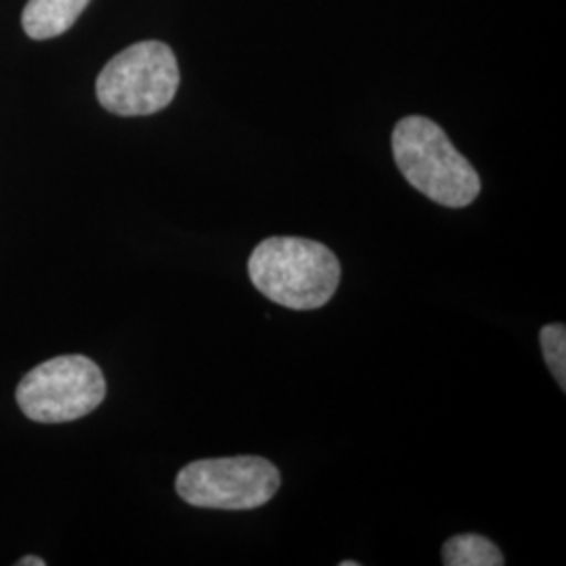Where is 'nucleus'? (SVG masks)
<instances>
[{
  "instance_id": "f257e3e1",
  "label": "nucleus",
  "mask_w": 566,
  "mask_h": 566,
  "mask_svg": "<svg viewBox=\"0 0 566 566\" xmlns=\"http://www.w3.org/2000/svg\"><path fill=\"white\" fill-rule=\"evenodd\" d=\"M252 285L271 303L315 311L336 294L343 269L338 256L315 240L266 238L248 261Z\"/></svg>"
},
{
  "instance_id": "f03ea898",
  "label": "nucleus",
  "mask_w": 566,
  "mask_h": 566,
  "mask_svg": "<svg viewBox=\"0 0 566 566\" xmlns=\"http://www.w3.org/2000/svg\"><path fill=\"white\" fill-rule=\"evenodd\" d=\"M392 154L407 182L432 202L465 208L481 193V179L474 166L430 118L407 116L397 122Z\"/></svg>"
},
{
  "instance_id": "7ed1b4c3",
  "label": "nucleus",
  "mask_w": 566,
  "mask_h": 566,
  "mask_svg": "<svg viewBox=\"0 0 566 566\" xmlns=\"http://www.w3.org/2000/svg\"><path fill=\"white\" fill-rule=\"evenodd\" d=\"M179 82V63L168 44L137 42L103 67L97 99L116 116H151L172 103Z\"/></svg>"
},
{
  "instance_id": "20e7f679",
  "label": "nucleus",
  "mask_w": 566,
  "mask_h": 566,
  "mask_svg": "<svg viewBox=\"0 0 566 566\" xmlns=\"http://www.w3.org/2000/svg\"><path fill=\"white\" fill-rule=\"evenodd\" d=\"M107 395L102 367L84 355H61L21 378L15 401L39 424H65L93 413Z\"/></svg>"
},
{
  "instance_id": "39448f33",
  "label": "nucleus",
  "mask_w": 566,
  "mask_h": 566,
  "mask_svg": "<svg viewBox=\"0 0 566 566\" xmlns=\"http://www.w3.org/2000/svg\"><path fill=\"white\" fill-rule=\"evenodd\" d=\"M280 470L259 455L214 458L185 465L177 493L185 504L208 510H254L280 491Z\"/></svg>"
},
{
  "instance_id": "423d86ee",
  "label": "nucleus",
  "mask_w": 566,
  "mask_h": 566,
  "mask_svg": "<svg viewBox=\"0 0 566 566\" xmlns=\"http://www.w3.org/2000/svg\"><path fill=\"white\" fill-rule=\"evenodd\" d=\"M91 0H28L21 25L34 41H49L65 34L84 13Z\"/></svg>"
},
{
  "instance_id": "0eeeda50",
  "label": "nucleus",
  "mask_w": 566,
  "mask_h": 566,
  "mask_svg": "<svg viewBox=\"0 0 566 566\" xmlns=\"http://www.w3.org/2000/svg\"><path fill=\"white\" fill-rule=\"evenodd\" d=\"M504 563L500 547L476 533L455 535L443 546L446 566H502Z\"/></svg>"
},
{
  "instance_id": "6e6552de",
  "label": "nucleus",
  "mask_w": 566,
  "mask_h": 566,
  "mask_svg": "<svg viewBox=\"0 0 566 566\" xmlns=\"http://www.w3.org/2000/svg\"><path fill=\"white\" fill-rule=\"evenodd\" d=\"M539 343L546 357L547 367L554 374L558 386L566 388V327L563 324H549L542 327Z\"/></svg>"
},
{
  "instance_id": "1a4fd4ad",
  "label": "nucleus",
  "mask_w": 566,
  "mask_h": 566,
  "mask_svg": "<svg viewBox=\"0 0 566 566\" xmlns=\"http://www.w3.org/2000/svg\"><path fill=\"white\" fill-rule=\"evenodd\" d=\"M46 560H42L39 556H23L21 560H18V566H44Z\"/></svg>"
},
{
  "instance_id": "9d476101",
  "label": "nucleus",
  "mask_w": 566,
  "mask_h": 566,
  "mask_svg": "<svg viewBox=\"0 0 566 566\" xmlns=\"http://www.w3.org/2000/svg\"><path fill=\"white\" fill-rule=\"evenodd\" d=\"M340 566H359V563L357 560H344V563H340Z\"/></svg>"
}]
</instances>
